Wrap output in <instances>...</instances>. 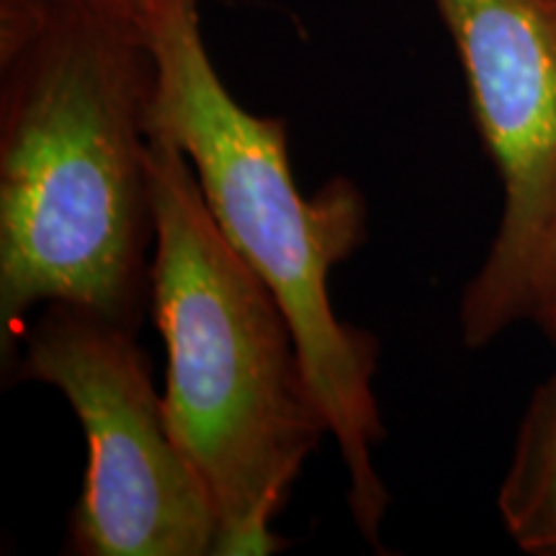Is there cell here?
<instances>
[{"label":"cell","mask_w":556,"mask_h":556,"mask_svg":"<svg viewBox=\"0 0 556 556\" xmlns=\"http://www.w3.org/2000/svg\"><path fill=\"white\" fill-rule=\"evenodd\" d=\"M157 67L103 0H0V364L70 302L139 330L150 307Z\"/></svg>","instance_id":"cell-1"},{"label":"cell","mask_w":556,"mask_h":556,"mask_svg":"<svg viewBox=\"0 0 556 556\" xmlns=\"http://www.w3.org/2000/svg\"><path fill=\"white\" fill-rule=\"evenodd\" d=\"M150 312L165 420L217 516V556H268L307 458L330 435L287 315L208 212L186 152L152 129Z\"/></svg>","instance_id":"cell-2"},{"label":"cell","mask_w":556,"mask_h":556,"mask_svg":"<svg viewBox=\"0 0 556 556\" xmlns=\"http://www.w3.org/2000/svg\"><path fill=\"white\" fill-rule=\"evenodd\" d=\"M148 37L157 67L152 129L186 152L222 235L287 315L348 471L353 523L379 548L389 510L374 467V446L384 438L374 394L379 340L343 323L328 291L330 270L366 240L364 193L343 176L315 197L299 191L287 122L235 101L201 37L199 0L157 21Z\"/></svg>","instance_id":"cell-3"},{"label":"cell","mask_w":556,"mask_h":556,"mask_svg":"<svg viewBox=\"0 0 556 556\" xmlns=\"http://www.w3.org/2000/svg\"><path fill=\"white\" fill-rule=\"evenodd\" d=\"M137 332L96 309L52 302L18 340L9 379L58 389L86 433L65 552L217 556L212 497L170 433Z\"/></svg>","instance_id":"cell-4"},{"label":"cell","mask_w":556,"mask_h":556,"mask_svg":"<svg viewBox=\"0 0 556 556\" xmlns=\"http://www.w3.org/2000/svg\"><path fill=\"white\" fill-rule=\"evenodd\" d=\"M467 78L503 208L464 287L458 328L486 348L531 323L556 245V0H433Z\"/></svg>","instance_id":"cell-5"},{"label":"cell","mask_w":556,"mask_h":556,"mask_svg":"<svg viewBox=\"0 0 556 556\" xmlns=\"http://www.w3.org/2000/svg\"><path fill=\"white\" fill-rule=\"evenodd\" d=\"M505 533L528 556H556V371L533 389L497 490Z\"/></svg>","instance_id":"cell-6"},{"label":"cell","mask_w":556,"mask_h":556,"mask_svg":"<svg viewBox=\"0 0 556 556\" xmlns=\"http://www.w3.org/2000/svg\"><path fill=\"white\" fill-rule=\"evenodd\" d=\"M531 323H536L541 332L548 338V343L556 345V245L552 250V258H548L536 304H533Z\"/></svg>","instance_id":"cell-7"},{"label":"cell","mask_w":556,"mask_h":556,"mask_svg":"<svg viewBox=\"0 0 556 556\" xmlns=\"http://www.w3.org/2000/svg\"><path fill=\"white\" fill-rule=\"evenodd\" d=\"M111 9L122 11L124 16L137 21L144 31H150L157 21L170 16L173 11H178L180 5L191 3V0H103Z\"/></svg>","instance_id":"cell-8"}]
</instances>
